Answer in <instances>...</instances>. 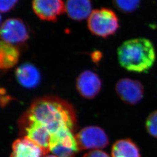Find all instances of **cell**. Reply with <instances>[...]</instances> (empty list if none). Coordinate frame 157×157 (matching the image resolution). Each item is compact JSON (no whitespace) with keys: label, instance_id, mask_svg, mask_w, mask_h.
<instances>
[{"label":"cell","instance_id":"obj_1","mask_svg":"<svg viewBox=\"0 0 157 157\" xmlns=\"http://www.w3.org/2000/svg\"><path fill=\"white\" fill-rule=\"evenodd\" d=\"M76 115L72 105L54 96L34 100L19 121L22 137L41 147L47 154L51 150L75 136Z\"/></svg>","mask_w":157,"mask_h":157},{"label":"cell","instance_id":"obj_2","mask_svg":"<svg viewBox=\"0 0 157 157\" xmlns=\"http://www.w3.org/2000/svg\"><path fill=\"white\" fill-rule=\"evenodd\" d=\"M118 58L121 66L130 72H148L153 66L156 54L151 41L144 38L129 40L118 48Z\"/></svg>","mask_w":157,"mask_h":157},{"label":"cell","instance_id":"obj_3","mask_svg":"<svg viewBox=\"0 0 157 157\" xmlns=\"http://www.w3.org/2000/svg\"><path fill=\"white\" fill-rule=\"evenodd\" d=\"M87 26L93 34L106 38L117 32L119 19L111 9L102 8L92 11L87 20Z\"/></svg>","mask_w":157,"mask_h":157},{"label":"cell","instance_id":"obj_4","mask_svg":"<svg viewBox=\"0 0 157 157\" xmlns=\"http://www.w3.org/2000/svg\"><path fill=\"white\" fill-rule=\"evenodd\" d=\"M78 151L98 150L109 144L108 137L104 130L98 126H88L75 135Z\"/></svg>","mask_w":157,"mask_h":157},{"label":"cell","instance_id":"obj_5","mask_svg":"<svg viewBox=\"0 0 157 157\" xmlns=\"http://www.w3.org/2000/svg\"><path fill=\"white\" fill-rule=\"evenodd\" d=\"M1 39L12 45L22 44L29 38L26 25L19 18L12 17L6 19L1 26Z\"/></svg>","mask_w":157,"mask_h":157},{"label":"cell","instance_id":"obj_6","mask_svg":"<svg viewBox=\"0 0 157 157\" xmlns=\"http://www.w3.org/2000/svg\"><path fill=\"white\" fill-rule=\"evenodd\" d=\"M144 87L140 82L129 78H121L116 84V91L119 98L129 105L138 104L144 95Z\"/></svg>","mask_w":157,"mask_h":157},{"label":"cell","instance_id":"obj_7","mask_svg":"<svg viewBox=\"0 0 157 157\" xmlns=\"http://www.w3.org/2000/svg\"><path fill=\"white\" fill-rule=\"evenodd\" d=\"M32 8L39 19L48 22H56L65 11L62 0H33Z\"/></svg>","mask_w":157,"mask_h":157},{"label":"cell","instance_id":"obj_8","mask_svg":"<svg viewBox=\"0 0 157 157\" xmlns=\"http://www.w3.org/2000/svg\"><path fill=\"white\" fill-rule=\"evenodd\" d=\"M101 82L99 76L91 71H85L78 75L76 89L78 93L87 99H93L100 91Z\"/></svg>","mask_w":157,"mask_h":157},{"label":"cell","instance_id":"obj_9","mask_svg":"<svg viewBox=\"0 0 157 157\" xmlns=\"http://www.w3.org/2000/svg\"><path fill=\"white\" fill-rule=\"evenodd\" d=\"M45 151L26 137L15 141L10 157H45Z\"/></svg>","mask_w":157,"mask_h":157},{"label":"cell","instance_id":"obj_10","mask_svg":"<svg viewBox=\"0 0 157 157\" xmlns=\"http://www.w3.org/2000/svg\"><path fill=\"white\" fill-rule=\"evenodd\" d=\"M15 75L19 83L27 89H34L40 83L41 75L33 64L26 62L17 67Z\"/></svg>","mask_w":157,"mask_h":157},{"label":"cell","instance_id":"obj_11","mask_svg":"<svg viewBox=\"0 0 157 157\" xmlns=\"http://www.w3.org/2000/svg\"><path fill=\"white\" fill-rule=\"evenodd\" d=\"M90 0H67L65 12L71 19L82 21L89 18L92 12Z\"/></svg>","mask_w":157,"mask_h":157},{"label":"cell","instance_id":"obj_12","mask_svg":"<svg viewBox=\"0 0 157 157\" xmlns=\"http://www.w3.org/2000/svg\"><path fill=\"white\" fill-rule=\"evenodd\" d=\"M19 51L14 45L2 41L0 44V67L8 70L15 67L19 59Z\"/></svg>","mask_w":157,"mask_h":157},{"label":"cell","instance_id":"obj_13","mask_svg":"<svg viewBox=\"0 0 157 157\" xmlns=\"http://www.w3.org/2000/svg\"><path fill=\"white\" fill-rule=\"evenodd\" d=\"M111 154L112 157H141L138 146L129 139L116 141L112 146Z\"/></svg>","mask_w":157,"mask_h":157},{"label":"cell","instance_id":"obj_14","mask_svg":"<svg viewBox=\"0 0 157 157\" xmlns=\"http://www.w3.org/2000/svg\"><path fill=\"white\" fill-rule=\"evenodd\" d=\"M78 151L77 144L62 143L53 147L50 152L57 157H75Z\"/></svg>","mask_w":157,"mask_h":157},{"label":"cell","instance_id":"obj_15","mask_svg":"<svg viewBox=\"0 0 157 157\" xmlns=\"http://www.w3.org/2000/svg\"><path fill=\"white\" fill-rule=\"evenodd\" d=\"M141 0H113L115 6L120 11L129 13L136 11L140 6Z\"/></svg>","mask_w":157,"mask_h":157},{"label":"cell","instance_id":"obj_16","mask_svg":"<svg viewBox=\"0 0 157 157\" xmlns=\"http://www.w3.org/2000/svg\"><path fill=\"white\" fill-rule=\"evenodd\" d=\"M146 127L150 135L157 138V110L152 112L148 117L146 120Z\"/></svg>","mask_w":157,"mask_h":157},{"label":"cell","instance_id":"obj_17","mask_svg":"<svg viewBox=\"0 0 157 157\" xmlns=\"http://www.w3.org/2000/svg\"><path fill=\"white\" fill-rule=\"evenodd\" d=\"M18 0H0V10L6 13L11 11L16 6Z\"/></svg>","mask_w":157,"mask_h":157},{"label":"cell","instance_id":"obj_18","mask_svg":"<svg viewBox=\"0 0 157 157\" xmlns=\"http://www.w3.org/2000/svg\"><path fill=\"white\" fill-rule=\"evenodd\" d=\"M83 157H110L105 152L99 150H96L85 154Z\"/></svg>","mask_w":157,"mask_h":157},{"label":"cell","instance_id":"obj_19","mask_svg":"<svg viewBox=\"0 0 157 157\" xmlns=\"http://www.w3.org/2000/svg\"><path fill=\"white\" fill-rule=\"evenodd\" d=\"M101 56H102V55H101V53L98 51H96V52H94L92 54L91 58H92L93 62H97L100 60Z\"/></svg>","mask_w":157,"mask_h":157},{"label":"cell","instance_id":"obj_20","mask_svg":"<svg viewBox=\"0 0 157 157\" xmlns=\"http://www.w3.org/2000/svg\"><path fill=\"white\" fill-rule=\"evenodd\" d=\"M45 157H57L56 155H47Z\"/></svg>","mask_w":157,"mask_h":157}]
</instances>
